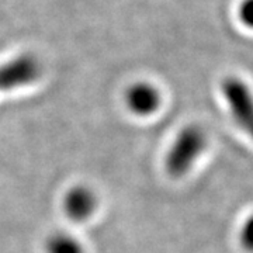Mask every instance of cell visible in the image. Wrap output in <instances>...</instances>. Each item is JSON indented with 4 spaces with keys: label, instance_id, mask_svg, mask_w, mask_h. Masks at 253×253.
I'll use <instances>...</instances> for the list:
<instances>
[{
    "label": "cell",
    "instance_id": "obj_1",
    "mask_svg": "<svg viewBox=\"0 0 253 253\" xmlns=\"http://www.w3.org/2000/svg\"><path fill=\"white\" fill-rule=\"evenodd\" d=\"M206 142V134L200 126H184L173 141L172 146L166 155V172L173 177H180L186 174L204 151Z\"/></svg>",
    "mask_w": 253,
    "mask_h": 253
},
{
    "label": "cell",
    "instance_id": "obj_2",
    "mask_svg": "<svg viewBox=\"0 0 253 253\" xmlns=\"http://www.w3.org/2000/svg\"><path fill=\"white\" fill-rule=\"evenodd\" d=\"M221 90L236 124L253 138V94L251 89L244 81L229 76L221 83Z\"/></svg>",
    "mask_w": 253,
    "mask_h": 253
},
{
    "label": "cell",
    "instance_id": "obj_3",
    "mask_svg": "<svg viewBox=\"0 0 253 253\" xmlns=\"http://www.w3.org/2000/svg\"><path fill=\"white\" fill-rule=\"evenodd\" d=\"M42 66L31 54H21L0 65V93L24 87L40 79Z\"/></svg>",
    "mask_w": 253,
    "mask_h": 253
},
{
    "label": "cell",
    "instance_id": "obj_4",
    "mask_svg": "<svg viewBox=\"0 0 253 253\" xmlns=\"http://www.w3.org/2000/svg\"><path fill=\"white\" fill-rule=\"evenodd\" d=\"M124 100L126 107L134 114L146 117L159 109L162 96L154 84L148 82H136L126 89Z\"/></svg>",
    "mask_w": 253,
    "mask_h": 253
},
{
    "label": "cell",
    "instance_id": "obj_5",
    "mask_svg": "<svg viewBox=\"0 0 253 253\" xmlns=\"http://www.w3.org/2000/svg\"><path fill=\"white\" fill-rule=\"evenodd\" d=\"M97 200L89 187L78 186L71 189L63 200V208L66 215L72 221L82 222L90 217L96 210Z\"/></svg>",
    "mask_w": 253,
    "mask_h": 253
},
{
    "label": "cell",
    "instance_id": "obj_6",
    "mask_svg": "<svg viewBox=\"0 0 253 253\" xmlns=\"http://www.w3.org/2000/svg\"><path fill=\"white\" fill-rule=\"evenodd\" d=\"M46 253H84L83 246L73 236L56 232L52 234L45 242Z\"/></svg>",
    "mask_w": 253,
    "mask_h": 253
},
{
    "label": "cell",
    "instance_id": "obj_7",
    "mask_svg": "<svg viewBox=\"0 0 253 253\" xmlns=\"http://www.w3.org/2000/svg\"><path fill=\"white\" fill-rule=\"evenodd\" d=\"M238 18L245 27L253 30V0H242L238 7Z\"/></svg>",
    "mask_w": 253,
    "mask_h": 253
},
{
    "label": "cell",
    "instance_id": "obj_8",
    "mask_svg": "<svg viewBox=\"0 0 253 253\" xmlns=\"http://www.w3.org/2000/svg\"><path fill=\"white\" fill-rule=\"evenodd\" d=\"M241 245L248 252H253V214L248 218L241 229Z\"/></svg>",
    "mask_w": 253,
    "mask_h": 253
}]
</instances>
